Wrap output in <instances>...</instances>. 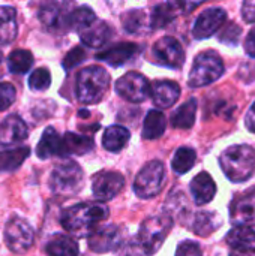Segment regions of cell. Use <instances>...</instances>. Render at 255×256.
<instances>
[{"label":"cell","mask_w":255,"mask_h":256,"mask_svg":"<svg viewBox=\"0 0 255 256\" xmlns=\"http://www.w3.org/2000/svg\"><path fill=\"white\" fill-rule=\"evenodd\" d=\"M108 214L110 210L102 202H81L66 208L62 213L60 224L68 232L77 237H89Z\"/></svg>","instance_id":"1"},{"label":"cell","mask_w":255,"mask_h":256,"mask_svg":"<svg viewBox=\"0 0 255 256\" xmlns=\"http://www.w3.org/2000/svg\"><path fill=\"white\" fill-rule=\"evenodd\" d=\"M219 165L233 183L246 182L255 171V148L246 144L231 146L219 156Z\"/></svg>","instance_id":"2"},{"label":"cell","mask_w":255,"mask_h":256,"mask_svg":"<svg viewBox=\"0 0 255 256\" xmlns=\"http://www.w3.org/2000/svg\"><path fill=\"white\" fill-rule=\"evenodd\" d=\"M110 87V74L102 66H87L77 76L75 93L81 104L90 105L99 102Z\"/></svg>","instance_id":"3"},{"label":"cell","mask_w":255,"mask_h":256,"mask_svg":"<svg viewBox=\"0 0 255 256\" xmlns=\"http://www.w3.org/2000/svg\"><path fill=\"white\" fill-rule=\"evenodd\" d=\"M173 226V219L168 214L164 216H152L146 219L138 230V246L144 255L156 254L164 244L167 236L170 234Z\"/></svg>","instance_id":"4"},{"label":"cell","mask_w":255,"mask_h":256,"mask_svg":"<svg viewBox=\"0 0 255 256\" xmlns=\"http://www.w3.org/2000/svg\"><path fill=\"white\" fill-rule=\"evenodd\" d=\"M224 74V63L215 51L200 52L192 64L188 82L191 87H204L215 82Z\"/></svg>","instance_id":"5"},{"label":"cell","mask_w":255,"mask_h":256,"mask_svg":"<svg viewBox=\"0 0 255 256\" xmlns=\"http://www.w3.org/2000/svg\"><path fill=\"white\" fill-rule=\"evenodd\" d=\"M165 183V166L161 160H150L146 164L135 177L134 192L141 200L156 196Z\"/></svg>","instance_id":"6"},{"label":"cell","mask_w":255,"mask_h":256,"mask_svg":"<svg viewBox=\"0 0 255 256\" xmlns=\"http://www.w3.org/2000/svg\"><path fill=\"white\" fill-rule=\"evenodd\" d=\"M84 174L78 164L69 160L57 165L50 177V188L57 195H74L83 186Z\"/></svg>","instance_id":"7"},{"label":"cell","mask_w":255,"mask_h":256,"mask_svg":"<svg viewBox=\"0 0 255 256\" xmlns=\"http://www.w3.org/2000/svg\"><path fill=\"white\" fill-rule=\"evenodd\" d=\"M116 93L128 102L140 104L152 93L149 80L138 72H128L116 82Z\"/></svg>","instance_id":"8"},{"label":"cell","mask_w":255,"mask_h":256,"mask_svg":"<svg viewBox=\"0 0 255 256\" xmlns=\"http://www.w3.org/2000/svg\"><path fill=\"white\" fill-rule=\"evenodd\" d=\"M126 238V231L117 225H105L96 228L89 236V248L96 254L119 250Z\"/></svg>","instance_id":"9"},{"label":"cell","mask_w":255,"mask_h":256,"mask_svg":"<svg viewBox=\"0 0 255 256\" xmlns=\"http://www.w3.org/2000/svg\"><path fill=\"white\" fill-rule=\"evenodd\" d=\"M72 4L66 2H48L44 3L38 12L41 22L51 32H65L71 28V14Z\"/></svg>","instance_id":"10"},{"label":"cell","mask_w":255,"mask_h":256,"mask_svg":"<svg viewBox=\"0 0 255 256\" xmlns=\"http://www.w3.org/2000/svg\"><path fill=\"white\" fill-rule=\"evenodd\" d=\"M152 54L158 64L170 68V69L182 68L185 62V50L182 44L173 36H164L158 39L153 44Z\"/></svg>","instance_id":"11"},{"label":"cell","mask_w":255,"mask_h":256,"mask_svg":"<svg viewBox=\"0 0 255 256\" xmlns=\"http://www.w3.org/2000/svg\"><path fill=\"white\" fill-rule=\"evenodd\" d=\"M35 240L32 226L21 218H12L5 228V242L6 246L14 254L27 252Z\"/></svg>","instance_id":"12"},{"label":"cell","mask_w":255,"mask_h":256,"mask_svg":"<svg viewBox=\"0 0 255 256\" xmlns=\"http://www.w3.org/2000/svg\"><path fill=\"white\" fill-rule=\"evenodd\" d=\"M125 186V177L117 171H101L98 176H95L92 183V190L96 200L110 201Z\"/></svg>","instance_id":"13"},{"label":"cell","mask_w":255,"mask_h":256,"mask_svg":"<svg viewBox=\"0 0 255 256\" xmlns=\"http://www.w3.org/2000/svg\"><path fill=\"white\" fill-rule=\"evenodd\" d=\"M201 3H192V2H165L159 3L153 8L150 14V26L152 28H162L167 24H170L177 15L191 12Z\"/></svg>","instance_id":"14"},{"label":"cell","mask_w":255,"mask_h":256,"mask_svg":"<svg viewBox=\"0 0 255 256\" xmlns=\"http://www.w3.org/2000/svg\"><path fill=\"white\" fill-rule=\"evenodd\" d=\"M227 14L222 8H209L203 14L198 15V18L194 22L192 34L195 39H207L212 34L218 32V28L225 22Z\"/></svg>","instance_id":"15"},{"label":"cell","mask_w":255,"mask_h":256,"mask_svg":"<svg viewBox=\"0 0 255 256\" xmlns=\"http://www.w3.org/2000/svg\"><path fill=\"white\" fill-rule=\"evenodd\" d=\"M27 124L24 120L17 116L11 114L0 123V146L9 147L18 142H23L27 138Z\"/></svg>","instance_id":"16"},{"label":"cell","mask_w":255,"mask_h":256,"mask_svg":"<svg viewBox=\"0 0 255 256\" xmlns=\"http://www.w3.org/2000/svg\"><path fill=\"white\" fill-rule=\"evenodd\" d=\"M231 222L236 226L246 225L255 220V190H248L246 194L234 198L230 207Z\"/></svg>","instance_id":"17"},{"label":"cell","mask_w":255,"mask_h":256,"mask_svg":"<svg viewBox=\"0 0 255 256\" xmlns=\"http://www.w3.org/2000/svg\"><path fill=\"white\" fill-rule=\"evenodd\" d=\"M140 45L132 44V42H123V44H117L113 45L101 52L96 54V60H102L105 63H108L110 66H122L125 64L128 60H131L137 52H138Z\"/></svg>","instance_id":"18"},{"label":"cell","mask_w":255,"mask_h":256,"mask_svg":"<svg viewBox=\"0 0 255 256\" xmlns=\"http://www.w3.org/2000/svg\"><path fill=\"white\" fill-rule=\"evenodd\" d=\"M152 100L155 104V106L158 108H171L179 96H180V87L177 82L174 81H156L152 86Z\"/></svg>","instance_id":"19"},{"label":"cell","mask_w":255,"mask_h":256,"mask_svg":"<svg viewBox=\"0 0 255 256\" xmlns=\"http://www.w3.org/2000/svg\"><path fill=\"white\" fill-rule=\"evenodd\" d=\"M189 188H191L194 202L197 206L209 204L216 195V184H215L213 178L210 177V174H207V172H200L198 176H195L192 178Z\"/></svg>","instance_id":"20"},{"label":"cell","mask_w":255,"mask_h":256,"mask_svg":"<svg viewBox=\"0 0 255 256\" xmlns=\"http://www.w3.org/2000/svg\"><path fill=\"white\" fill-rule=\"evenodd\" d=\"M227 243L237 252H255V225L234 226L227 234Z\"/></svg>","instance_id":"21"},{"label":"cell","mask_w":255,"mask_h":256,"mask_svg":"<svg viewBox=\"0 0 255 256\" xmlns=\"http://www.w3.org/2000/svg\"><path fill=\"white\" fill-rule=\"evenodd\" d=\"M113 34L111 27L105 21H95L90 27L80 33L81 42L90 48H101L104 46Z\"/></svg>","instance_id":"22"},{"label":"cell","mask_w":255,"mask_h":256,"mask_svg":"<svg viewBox=\"0 0 255 256\" xmlns=\"http://www.w3.org/2000/svg\"><path fill=\"white\" fill-rule=\"evenodd\" d=\"M39 159H48L51 156H62V136L54 128H47L36 147Z\"/></svg>","instance_id":"23"},{"label":"cell","mask_w":255,"mask_h":256,"mask_svg":"<svg viewBox=\"0 0 255 256\" xmlns=\"http://www.w3.org/2000/svg\"><path fill=\"white\" fill-rule=\"evenodd\" d=\"M93 148V140L86 135H78L74 132L65 134L62 138V156L71 154H86Z\"/></svg>","instance_id":"24"},{"label":"cell","mask_w":255,"mask_h":256,"mask_svg":"<svg viewBox=\"0 0 255 256\" xmlns=\"http://www.w3.org/2000/svg\"><path fill=\"white\" fill-rule=\"evenodd\" d=\"M219 214L213 213V212H200L195 213L192 218V224L189 225L191 231L200 237H207L210 234H213L218 226L221 225V220L218 218Z\"/></svg>","instance_id":"25"},{"label":"cell","mask_w":255,"mask_h":256,"mask_svg":"<svg viewBox=\"0 0 255 256\" xmlns=\"http://www.w3.org/2000/svg\"><path fill=\"white\" fill-rule=\"evenodd\" d=\"M129 138H131V134L126 128L114 124L105 129L104 136H102V146L105 150L111 153H117L128 144Z\"/></svg>","instance_id":"26"},{"label":"cell","mask_w":255,"mask_h":256,"mask_svg":"<svg viewBox=\"0 0 255 256\" xmlns=\"http://www.w3.org/2000/svg\"><path fill=\"white\" fill-rule=\"evenodd\" d=\"M18 32L17 14L11 6H0V45L11 44Z\"/></svg>","instance_id":"27"},{"label":"cell","mask_w":255,"mask_h":256,"mask_svg":"<svg viewBox=\"0 0 255 256\" xmlns=\"http://www.w3.org/2000/svg\"><path fill=\"white\" fill-rule=\"evenodd\" d=\"M45 252L48 256H78V244L74 238L57 234L48 240Z\"/></svg>","instance_id":"28"},{"label":"cell","mask_w":255,"mask_h":256,"mask_svg":"<svg viewBox=\"0 0 255 256\" xmlns=\"http://www.w3.org/2000/svg\"><path fill=\"white\" fill-rule=\"evenodd\" d=\"M165 128H167L165 116L159 110H150L143 123V138L158 140L164 135Z\"/></svg>","instance_id":"29"},{"label":"cell","mask_w":255,"mask_h":256,"mask_svg":"<svg viewBox=\"0 0 255 256\" xmlns=\"http://www.w3.org/2000/svg\"><path fill=\"white\" fill-rule=\"evenodd\" d=\"M122 24L123 28L128 33H144L146 30L152 28L150 26V18L147 16V14L141 9H134V10H128L123 16H122Z\"/></svg>","instance_id":"30"},{"label":"cell","mask_w":255,"mask_h":256,"mask_svg":"<svg viewBox=\"0 0 255 256\" xmlns=\"http://www.w3.org/2000/svg\"><path fill=\"white\" fill-rule=\"evenodd\" d=\"M195 112H197V100L189 99L174 111L171 117V124L177 129H191L195 123Z\"/></svg>","instance_id":"31"},{"label":"cell","mask_w":255,"mask_h":256,"mask_svg":"<svg viewBox=\"0 0 255 256\" xmlns=\"http://www.w3.org/2000/svg\"><path fill=\"white\" fill-rule=\"evenodd\" d=\"M32 64H33V56L27 50H15L8 57V68L15 75L27 74Z\"/></svg>","instance_id":"32"},{"label":"cell","mask_w":255,"mask_h":256,"mask_svg":"<svg viewBox=\"0 0 255 256\" xmlns=\"http://www.w3.org/2000/svg\"><path fill=\"white\" fill-rule=\"evenodd\" d=\"M29 147L12 148L6 152H0V171H14L17 170L29 156Z\"/></svg>","instance_id":"33"},{"label":"cell","mask_w":255,"mask_h":256,"mask_svg":"<svg viewBox=\"0 0 255 256\" xmlns=\"http://www.w3.org/2000/svg\"><path fill=\"white\" fill-rule=\"evenodd\" d=\"M95 21H98V18H96L93 9L89 6H80V8L72 10L69 26H71V30L81 33L83 30L90 27Z\"/></svg>","instance_id":"34"},{"label":"cell","mask_w":255,"mask_h":256,"mask_svg":"<svg viewBox=\"0 0 255 256\" xmlns=\"http://www.w3.org/2000/svg\"><path fill=\"white\" fill-rule=\"evenodd\" d=\"M197 160V154H195V150L194 148H189V147H180L174 156H173V160H171V168L174 172L177 174H186L195 164Z\"/></svg>","instance_id":"35"},{"label":"cell","mask_w":255,"mask_h":256,"mask_svg":"<svg viewBox=\"0 0 255 256\" xmlns=\"http://www.w3.org/2000/svg\"><path fill=\"white\" fill-rule=\"evenodd\" d=\"M51 84V74L45 68H38L29 76V87L35 92H44Z\"/></svg>","instance_id":"36"},{"label":"cell","mask_w":255,"mask_h":256,"mask_svg":"<svg viewBox=\"0 0 255 256\" xmlns=\"http://www.w3.org/2000/svg\"><path fill=\"white\" fill-rule=\"evenodd\" d=\"M17 99V90L11 82H0V111L8 110Z\"/></svg>","instance_id":"37"},{"label":"cell","mask_w":255,"mask_h":256,"mask_svg":"<svg viewBox=\"0 0 255 256\" xmlns=\"http://www.w3.org/2000/svg\"><path fill=\"white\" fill-rule=\"evenodd\" d=\"M240 34H242V28L234 24V22H230L219 34V40L227 44V45H236L240 39Z\"/></svg>","instance_id":"38"},{"label":"cell","mask_w":255,"mask_h":256,"mask_svg":"<svg viewBox=\"0 0 255 256\" xmlns=\"http://www.w3.org/2000/svg\"><path fill=\"white\" fill-rule=\"evenodd\" d=\"M84 58H86V51L81 46H75L66 54V57L63 60V68L66 70H69V69L75 68L77 64H80Z\"/></svg>","instance_id":"39"},{"label":"cell","mask_w":255,"mask_h":256,"mask_svg":"<svg viewBox=\"0 0 255 256\" xmlns=\"http://www.w3.org/2000/svg\"><path fill=\"white\" fill-rule=\"evenodd\" d=\"M176 256H203V250L198 243L192 240H185L177 246Z\"/></svg>","instance_id":"40"},{"label":"cell","mask_w":255,"mask_h":256,"mask_svg":"<svg viewBox=\"0 0 255 256\" xmlns=\"http://www.w3.org/2000/svg\"><path fill=\"white\" fill-rule=\"evenodd\" d=\"M242 15L245 18V21L248 22H254L255 21V0H246L242 4Z\"/></svg>","instance_id":"41"},{"label":"cell","mask_w":255,"mask_h":256,"mask_svg":"<svg viewBox=\"0 0 255 256\" xmlns=\"http://www.w3.org/2000/svg\"><path fill=\"white\" fill-rule=\"evenodd\" d=\"M245 51L249 57L255 58V27H252L245 39Z\"/></svg>","instance_id":"42"},{"label":"cell","mask_w":255,"mask_h":256,"mask_svg":"<svg viewBox=\"0 0 255 256\" xmlns=\"http://www.w3.org/2000/svg\"><path fill=\"white\" fill-rule=\"evenodd\" d=\"M245 126L249 132L255 134V102L251 105L249 111L246 112V117H245Z\"/></svg>","instance_id":"43"},{"label":"cell","mask_w":255,"mask_h":256,"mask_svg":"<svg viewBox=\"0 0 255 256\" xmlns=\"http://www.w3.org/2000/svg\"><path fill=\"white\" fill-rule=\"evenodd\" d=\"M119 256H144V255H143L137 248H132V246H131V248L125 249V250H123V252H122Z\"/></svg>","instance_id":"44"},{"label":"cell","mask_w":255,"mask_h":256,"mask_svg":"<svg viewBox=\"0 0 255 256\" xmlns=\"http://www.w3.org/2000/svg\"><path fill=\"white\" fill-rule=\"evenodd\" d=\"M230 256H255V252H237V250H233Z\"/></svg>","instance_id":"45"},{"label":"cell","mask_w":255,"mask_h":256,"mask_svg":"<svg viewBox=\"0 0 255 256\" xmlns=\"http://www.w3.org/2000/svg\"><path fill=\"white\" fill-rule=\"evenodd\" d=\"M2 60H3V56H2V52H0V64H2Z\"/></svg>","instance_id":"46"}]
</instances>
